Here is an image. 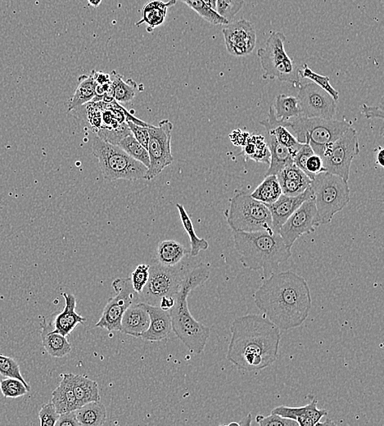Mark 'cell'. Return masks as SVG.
Returning a JSON list of instances; mask_svg holds the SVG:
<instances>
[{
	"instance_id": "obj_1",
	"label": "cell",
	"mask_w": 384,
	"mask_h": 426,
	"mask_svg": "<svg viewBox=\"0 0 384 426\" xmlns=\"http://www.w3.org/2000/svg\"><path fill=\"white\" fill-rule=\"evenodd\" d=\"M253 300L264 317L284 331L301 326L313 306L307 281L292 271L269 276L254 293Z\"/></svg>"
},
{
	"instance_id": "obj_2",
	"label": "cell",
	"mask_w": 384,
	"mask_h": 426,
	"mask_svg": "<svg viewBox=\"0 0 384 426\" xmlns=\"http://www.w3.org/2000/svg\"><path fill=\"white\" fill-rule=\"evenodd\" d=\"M227 359L245 372L266 369L278 359L281 330L264 316L246 315L232 323Z\"/></svg>"
},
{
	"instance_id": "obj_3",
	"label": "cell",
	"mask_w": 384,
	"mask_h": 426,
	"mask_svg": "<svg viewBox=\"0 0 384 426\" xmlns=\"http://www.w3.org/2000/svg\"><path fill=\"white\" fill-rule=\"evenodd\" d=\"M211 270L206 264H199L187 272L180 289L174 295V304L169 311L174 333L191 352L202 355L210 338V327L197 321L190 312L188 298L194 289L207 282Z\"/></svg>"
},
{
	"instance_id": "obj_4",
	"label": "cell",
	"mask_w": 384,
	"mask_h": 426,
	"mask_svg": "<svg viewBox=\"0 0 384 426\" xmlns=\"http://www.w3.org/2000/svg\"><path fill=\"white\" fill-rule=\"evenodd\" d=\"M234 241L242 267L262 270L264 279L275 273L292 256V248L275 232H234Z\"/></svg>"
},
{
	"instance_id": "obj_5",
	"label": "cell",
	"mask_w": 384,
	"mask_h": 426,
	"mask_svg": "<svg viewBox=\"0 0 384 426\" xmlns=\"http://www.w3.org/2000/svg\"><path fill=\"white\" fill-rule=\"evenodd\" d=\"M280 122L291 132L298 142L308 144L315 153L321 157L328 144L335 142L352 126V122L347 119L339 121L300 116Z\"/></svg>"
},
{
	"instance_id": "obj_6",
	"label": "cell",
	"mask_w": 384,
	"mask_h": 426,
	"mask_svg": "<svg viewBox=\"0 0 384 426\" xmlns=\"http://www.w3.org/2000/svg\"><path fill=\"white\" fill-rule=\"evenodd\" d=\"M93 155L98 161L105 180L135 181L144 180L148 168L128 155L117 144H110L95 136L92 143Z\"/></svg>"
},
{
	"instance_id": "obj_7",
	"label": "cell",
	"mask_w": 384,
	"mask_h": 426,
	"mask_svg": "<svg viewBox=\"0 0 384 426\" xmlns=\"http://www.w3.org/2000/svg\"><path fill=\"white\" fill-rule=\"evenodd\" d=\"M310 189L317 212V224L330 223L337 213L351 201L348 181L336 175L324 172L315 176Z\"/></svg>"
},
{
	"instance_id": "obj_8",
	"label": "cell",
	"mask_w": 384,
	"mask_h": 426,
	"mask_svg": "<svg viewBox=\"0 0 384 426\" xmlns=\"http://www.w3.org/2000/svg\"><path fill=\"white\" fill-rule=\"evenodd\" d=\"M225 216L233 232H275L268 207L246 191L237 192L229 199V207Z\"/></svg>"
},
{
	"instance_id": "obj_9",
	"label": "cell",
	"mask_w": 384,
	"mask_h": 426,
	"mask_svg": "<svg viewBox=\"0 0 384 426\" xmlns=\"http://www.w3.org/2000/svg\"><path fill=\"white\" fill-rule=\"evenodd\" d=\"M286 36L281 32H271L266 47L258 49V56L263 70L264 80H279L298 88L302 85L300 68L285 50Z\"/></svg>"
},
{
	"instance_id": "obj_10",
	"label": "cell",
	"mask_w": 384,
	"mask_h": 426,
	"mask_svg": "<svg viewBox=\"0 0 384 426\" xmlns=\"http://www.w3.org/2000/svg\"><path fill=\"white\" fill-rule=\"evenodd\" d=\"M359 153L357 131L351 126L340 138L326 147L322 156L324 167L327 172L348 181L352 161Z\"/></svg>"
},
{
	"instance_id": "obj_11",
	"label": "cell",
	"mask_w": 384,
	"mask_h": 426,
	"mask_svg": "<svg viewBox=\"0 0 384 426\" xmlns=\"http://www.w3.org/2000/svg\"><path fill=\"white\" fill-rule=\"evenodd\" d=\"M149 140L148 152L150 165L148 169L144 180L152 181L162 172L166 168L172 165L174 157L172 152V122L164 119L159 126L148 127Z\"/></svg>"
},
{
	"instance_id": "obj_12",
	"label": "cell",
	"mask_w": 384,
	"mask_h": 426,
	"mask_svg": "<svg viewBox=\"0 0 384 426\" xmlns=\"http://www.w3.org/2000/svg\"><path fill=\"white\" fill-rule=\"evenodd\" d=\"M112 287L116 295L110 298L95 326L109 331H121L124 313L131 305L139 302L140 298L132 287L131 278H117Z\"/></svg>"
},
{
	"instance_id": "obj_13",
	"label": "cell",
	"mask_w": 384,
	"mask_h": 426,
	"mask_svg": "<svg viewBox=\"0 0 384 426\" xmlns=\"http://www.w3.org/2000/svg\"><path fill=\"white\" fill-rule=\"evenodd\" d=\"M181 269L157 264L149 269V279L140 295L145 304L159 306L161 298L176 295L183 278Z\"/></svg>"
},
{
	"instance_id": "obj_14",
	"label": "cell",
	"mask_w": 384,
	"mask_h": 426,
	"mask_svg": "<svg viewBox=\"0 0 384 426\" xmlns=\"http://www.w3.org/2000/svg\"><path fill=\"white\" fill-rule=\"evenodd\" d=\"M297 99L302 115L309 118L334 119L337 102L323 89L315 83L301 85Z\"/></svg>"
},
{
	"instance_id": "obj_15",
	"label": "cell",
	"mask_w": 384,
	"mask_h": 426,
	"mask_svg": "<svg viewBox=\"0 0 384 426\" xmlns=\"http://www.w3.org/2000/svg\"><path fill=\"white\" fill-rule=\"evenodd\" d=\"M319 227L317 212L314 198L306 200L289 217L278 233L290 248L298 238L304 234L314 233Z\"/></svg>"
},
{
	"instance_id": "obj_16",
	"label": "cell",
	"mask_w": 384,
	"mask_h": 426,
	"mask_svg": "<svg viewBox=\"0 0 384 426\" xmlns=\"http://www.w3.org/2000/svg\"><path fill=\"white\" fill-rule=\"evenodd\" d=\"M223 32L226 49L232 56H247L254 50L257 44V34L250 21L241 19L229 23Z\"/></svg>"
},
{
	"instance_id": "obj_17",
	"label": "cell",
	"mask_w": 384,
	"mask_h": 426,
	"mask_svg": "<svg viewBox=\"0 0 384 426\" xmlns=\"http://www.w3.org/2000/svg\"><path fill=\"white\" fill-rule=\"evenodd\" d=\"M313 198V190L307 188L304 193L296 196L281 194L280 197L271 205H267L271 212L273 229L278 232L279 229L289 217L300 208L306 200Z\"/></svg>"
},
{
	"instance_id": "obj_18",
	"label": "cell",
	"mask_w": 384,
	"mask_h": 426,
	"mask_svg": "<svg viewBox=\"0 0 384 426\" xmlns=\"http://www.w3.org/2000/svg\"><path fill=\"white\" fill-rule=\"evenodd\" d=\"M317 405L318 400L314 399L305 406H280L273 409L271 412L285 418L295 421L300 426H314L317 425L324 416L328 415V412L324 409H319Z\"/></svg>"
},
{
	"instance_id": "obj_19",
	"label": "cell",
	"mask_w": 384,
	"mask_h": 426,
	"mask_svg": "<svg viewBox=\"0 0 384 426\" xmlns=\"http://www.w3.org/2000/svg\"><path fill=\"white\" fill-rule=\"evenodd\" d=\"M148 311L150 323L142 338L144 340L157 342L168 337L172 330V320L169 311L162 310L159 306H153L142 302Z\"/></svg>"
},
{
	"instance_id": "obj_20",
	"label": "cell",
	"mask_w": 384,
	"mask_h": 426,
	"mask_svg": "<svg viewBox=\"0 0 384 426\" xmlns=\"http://www.w3.org/2000/svg\"><path fill=\"white\" fill-rule=\"evenodd\" d=\"M150 323V318L143 302H136L127 309L124 313L121 332L135 338H142L145 331L148 330Z\"/></svg>"
},
{
	"instance_id": "obj_21",
	"label": "cell",
	"mask_w": 384,
	"mask_h": 426,
	"mask_svg": "<svg viewBox=\"0 0 384 426\" xmlns=\"http://www.w3.org/2000/svg\"><path fill=\"white\" fill-rule=\"evenodd\" d=\"M63 297L65 300V306L63 312L59 313L54 317L52 326L54 330L63 336L69 335L79 324H84L87 318L80 316L76 312V298L71 293H63Z\"/></svg>"
},
{
	"instance_id": "obj_22",
	"label": "cell",
	"mask_w": 384,
	"mask_h": 426,
	"mask_svg": "<svg viewBox=\"0 0 384 426\" xmlns=\"http://www.w3.org/2000/svg\"><path fill=\"white\" fill-rule=\"evenodd\" d=\"M41 326L42 344L50 356L60 359L69 355L71 352V344L66 336L54 331L52 323L48 322L46 318L43 319Z\"/></svg>"
},
{
	"instance_id": "obj_23",
	"label": "cell",
	"mask_w": 384,
	"mask_h": 426,
	"mask_svg": "<svg viewBox=\"0 0 384 426\" xmlns=\"http://www.w3.org/2000/svg\"><path fill=\"white\" fill-rule=\"evenodd\" d=\"M74 374H63V380L52 394V403L58 414L78 410L74 393Z\"/></svg>"
},
{
	"instance_id": "obj_24",
	"label": "cell",
	"mask_w": 384,
	"mask_h": 426,
	"mask_svg": "<svg viewBox=\"0 0 384 426\" xmlns=\"http://www.w3.org/2000/svg\"><path fill=\"white\" fill-rule=\"evenodd\" d=\"M264 140H266L271 153L270 167H269L264 177L271 176V175H275L276 176L286 166L293 163L292 153L288 148L277 142L274 135L269 133V132H267Z\"/></svg>"
},
{
	"instance_id": "obj_25",
	"label": "cell",
	"mask_w": 384,
	"mask_h": 426,
	"mask_svg": "<svg viewBox=\"0 0 384 426\" xmlns=\"http://www.w3.org/2000/svg\"><path fill=\"white\" fill-rule=\"evenodd\" d=\"M177 3V0H169L166 3L160 0H153L145 4L142 10V19L135 24L136 27L146 23L149 27L148 31L152 32L153 29L164 23L168 8L176 5Z\"/></svg>"
},
{
	"instance_id": "obj_26",
	"label": "cell",
	"mask_w": 384,
	"mask_h": 426,
	"mask_svg": "<svg viewBox=\"0 0 384 426\" xmlns=\"http://www.w3.org/2000/svg\"><path fill=\"white\" fill-rule=\"evenodd\" d=\"M189 254L185 246L177 241L164 240L157 249V260L160 265L174 267Z\"/></svg>"
},
{
	"instance_id": "obj_27",
	"label": "cell",
	"mask_w": 384,
	"mask_h": 426,
	"mask_svg": "<svg viewBox=\"0 0 384 426\" xmlns=\"http://www.w3.org/2000/svg\"><path fill=\"white\" fill-rule=\"evenodd\" d=\"M95 70L89 75L80 76L78 87L68 104V112L78 109L81 106L91 102L95 95Z\"/></svg>"
},
{
	"instance_id": "obj_28",
	"label": "cell",
	"mask_w": 384,
	"mask_h": 426,
	"mask_svg": "<svg viewBox=\"0 0 384 426\" xmlns=\"http://www.w3.org/2000/svg\"><path fill=\"white\" fill-rule=\"evenodd\" d=\"M74 388L78 408L89 403L100 401L99 385L87 377L74 374Z\"/></svg>"
},
{
	"instance_id": "obj_29",
	"label": "cell",
	"mask_w": 384,
	"mask_h": 426,
	"mask_svg": "<svg viewBox=\"0 0 384 426\" xmlns=\"http://www.w3.org/2000/svg\"><path fill=\"white\" fill-rule=\"evenodd\" d=\"M110 80L114 89V100L118 103H130L135 99L139 87L133 79L125 80L122 75L113 71L110 74Z\"/></svg>"
},
{
	"instance_id": "obj_30",
	"label": "cell",
	"mask_w": 384,
	"mask_h": 426,
	"mask_svg": "<svg viewBox=\"0 0 384 426\" xmlns=\"http://www.w3.org/2000/svg\"><path fill=\"white\" fill-rule=\"evenodd\" d=\"M76 413L80 426H101L106 423V408L100 401L85 404Z\"/></svg>"
},
{
	"instance_id": "obj_31",
	"label": "cell",
	"mask_w": 384,
	"mask_h": 426,
	"mask_svg": "<svg viewBox=\"0 0 384 426\" xmlns=\"http://www.w3.org/2000/svg\"><path fill=\"white\" fill-rule=\"evenodd\" d=\"M241 155L245 161L254 160L257 163L270 164L271 153L264 136H249L243 146Z\"/></svg>"
},
{
	"instance_id": "obj_32",
	"label": "cell",
	"mask_w": 384,
	"mask_h": 426,
	"mask_svg": "<svg viewBox=\"0 0 384 426\" xmlns=\"http://www.w3.org/2000/svg\"><path fill=\"white\" fill-rule=\"evenodd\" d=\"M250 194L258 201L271 205L282 194L278 178L275 175L264 177V180Z\"/></svg>"
},
{
	"instance_id": "obj_33",
	"label": "cell",
	"mask_w": 384,
	"mask_h": 426,
	"mask_svg": "<svg viewBox=\"0 0 384 426\" xmlns=\"http://www.w3.org/2000/svg\"><path fill=\"white\" fill-rule=\"evenodd\" d=\"M273 108H274L276 118L280 121H288L290 119L302 116L300 101L295 96L280 93L277 96Z\"/></svg>"
},
{
	"instance_id": "obj_34",
	"label": "cell",
	"mask_w": 384,
	"mask_h": 426,
	"mask_svg": "<svg viewBox=\"0 0 384 426\" xmlns=\"http://www.w3.org/2000/svg\"><path fill=\"white\" fill-rule=\"evenodd\" d=\"M177 208L180 213L181 220L183 229L190 237V256L196 257L201 251H206L209 248L208 242L203 238H199L196 234L193 223L188 214L185 208L181 204H177Z\"/></svg>"
},
{
	"instance_id": "obj_35",
	"label": "cell",
	"mask_w": 384,
	"mask_h": 426,
	"mask_svg": "<svg viewBox=\"0 0 384 426\" xmlns=\"http://www.w3.org/2000/svg\"><path fill=\"white\" fill-rule=\"evenodd\" d=\"M177 1L185 3L188 7L193 10L201 18L207 23L214 25H226L229 21L223 18L221 15L211 8H209L203 0H177Z\"/></svg>"
},
{
	"instance_id": "obj_36",
	"label": "cell",
	"mask_w": 384,
	"mask_h": 426,
	"mask_svg": "<svg viewBox=\"0 0 384 426\" xmlns=\"http://www.w3.org/2000/svg\"><path fill=\"white\" fill-rule=\"evenodd\" d=\"M117 146L122 148L128 155L133 157L135 160L139 161L148 169L149 165H150V159H149L148 149L140 144L132 134L123 138Z\"/></svg>"
},
{
	"instance_id": "obj_37",
	"label": "cell",
	"mask_w": 384,
	"mask_h": 426,
	"mask_svg": "<svg viewBox=\"0 0 384 426\" xmlns=\"http://www.w3.org/2000/svg\"><path fill=\"white\" fill-rule=\"evenodd\" d=\"M300 78L310 80L311 82L317 85L319 87H321L326 91L332 97L336 102L339 101V93L338 91L332 87L330 82V78L327 76H322L313 71L310 68L307 66L306 63L304 64L302 69L300 70Z\"/></svg>"
},
{
	"instance_id": "obj_38",
	"label": "cell",
	"mask_w": 384,
	"mask_h": 426,
	"mask_svg": "<svg viewBox=\"0 0 384 426\" xmlns=\"http://www.w3.org/2000/svg\"><path fill=\"white\" fill-rule=\"evenodd\" d=\"M0 390L4 398L16 399L27 394L29 392L24 383L16 378H5L0 381Z\"/></svg>"
},
{
	"instance_id": "obj_39",
	"label": "cell",
	"mask_w": 384,
	"mask_h": 426,
	"mask_svg": "<svg viewBox=\"0 0 384 426\" xmlns=\"http://www.w3.org/2000/svg\"><path fill=\"white\" fill-rule=\"evenodd\" d=\"M0 374L5 378H16L24 383L28 390H31L30 386L25 379L21 376L20 366L15 359L10 357L0 355Z\"/></svg>"
},
{
	"instance_id": "obj_40",
	"label": "cell",
	"mask_w": 384,
	"mask_h": 426,
	"mask_svg": "<svg viewBox=\"0 0 384 426\" xmlns=\"http://www.w3.org/2000/svg\"><path fill=\"white\" fill-rule=\"evenodd\" d=\"M245 5V0H216V12L231 21Z\"/></svg>"
},
{
	"instance_id": "obj_41",
	"label": "cell",
	"mask_w": 384,
	"mask_h": 426,
	"mask_svg": "<svg viewBox=\"0 0 384 426\" xmlns=\"http://www.w3.org/2000/svg\"><path fill=\"white\" fill-rule=\"evenodd\" d=\"M150 267L148 264H140L131 273V281L132 287H133L135 291L137 292L139 295L142 293L145 285L148 283Z\"/></svg>"
},
{
	"instance_id": "obj_42",
	"label": "cell",
	"mask_w": 384,
	"mask_h": 426,
	"mask_svg": "<svg viewBox=\"0 0 384 426\" xmlns=\"http://www.w3.org/2000/svg\"><path fill=\"white\" fill-rule=\"evenodd\" d=\"M282 194L289 196H296L304 193L310 186L304 183L290 180V179L277 175Z\"/></svg>"
},
{
	"instance_id": "obj_43",
	"label": "cell",
	"mask_w": 384,
	"mask_h": 426,
	"mask_svg": "<svg viewBox=\"0 0 384 426\" xmlns=\"http://www.w3.org/2000/svg\"><path fill=\"white\" fill-rule=\"evenodd\" d=\"M278 175L290 179V180L304 183V184L308 186H310L311 181H313V180H311V179L308 176H307V175L304 172V170L298 168L297 166H296L293 163L286 166V167L282 170H281V172Z\"/></svg>"
},
{
	"instance_id": "obj_44",
	"label": "cell",
	"mask_w": 384,
	"mask_h": 426,
	"mask_svg": "<svg viewBox=\"0 0 384 426\" xmlns=\"http://www.w3.org/2000/svg\"><path fill=\"white\" fill-rule=\"evenodd\" d=\"M256 421L261 426H297L295 421L285 418V417L271 412L268 416L258 415L256 417Z\"/></svg>"
},
{
	"instance_id": "obj_45",
	"label": "cell",
	"mask_w": 384,
	"mask_h": 426,
	"mask_svg": "<svg viewBox=\"0 0 384 426\" xmlns=\"http://www.w3.org/2000/svg\"><path fill=\"white\" fill-rule=\"evenodd\" d=\"M59 414L52 402L43 405L39 412L41 426H54L56 425Z\"/></svg>"
},
{
	"instance_id": "obj_46",
	"label": "cell",
	"mask_w": 384,
	"mask_h": 426,
	"mask_svg": "<svg viewBox=\"0 0 384 426\" xmlns=\"http://www.w3.org/2000/svg\"><path fill=\"white\" fill-rule=\"evenodd\" d=\"M326 172L324 167L322 157H319L317 153H313L306 161L304 172L308 176L311 180L319 173Z\"/></svg>"
},
{
	"instance_id": "obj_47",
	"label": "cell",
	"mask_w": 384,
	"mask_h": 426,
	"mask_svg": "<svg viewBox=\"0 0 384 426\" xmlns=\"http://www.w3.org/2000/svg\"><path fill=\"white\" fill-rule=\"evenodd\" d=\"M128 126L130 128L132 135L134 136L136 140L142 146L148 149V144L149 140V133L147 126H139L135 124V122L131 121H126Z\"/></svg>"
},
{
	"instance_id": "obj_48",
	"label": "cell",
	"mask_w": 384,
	"mask_h": 426,
	"mask_svg": "<svg viewBox=\"0 0 384 426\" xmlns=\"http://www.w3.org/2000/svg\"><path fill=\"white\" fill-rule=\"evenodd\" d=\"M361 113L366 119H381V120L384 119L383 106L363 104L361 106Z\"/></svg>"
},
{
	"instance_id": "obj_49",
	"label": "cell",
	"mask_w": 384,
	"mask_h": 426,
	"mask_svg": "<svg viewBox=\"0 0 384 426\" xmlns=\"http://www.w3.org/2000/svg\"><path fill=\"white\" fill-rule=\"evenodd\" d=\"M57 426H80L76 417V411L63 413L59 414Z\"/></svg>"
},
{
	"instance_id": "obj_50",
	"label": "cell",
	"mask_w": 384,
	"mask_h": 426,
	"mask_svg": "<svg viewBox=\"0 0 384 426\" xmlns=\"http://www.w3.org/2000/svg\"><path fill=\"white\" fill-rule=\"evenodd\" d=\"M174 295L165 296L161 298L159 306L162 310L170 311L174 304Z\"/></svg>"
},
{
	"instance_id": "obj_51",
	"label": "cell",
	"mask_w": 384,
	"mask_h": 426,
	"mask_svg": "<svg viewBox=\"0 0 384 426\" xmlns=\"http://www.w3.org/2000/svg\"><path fill=\"white\" fill-rule=\"evenodd\" d=\"M95 80L97 85H105L110 82V75L104 74V71H96L95 70Z\"/></svg>"
},
{
	"instance_id": "obj_52",
	"label": "cell",
	"mask_w": 384,
	"mask_h": 426,
	"mask_svg": "<svg viewBox=\"0 0 384 426\" xmlns=\"http://www.w3.org/2000/svg\"><path fill=\"white\" fill-rule=\"evenodd\" d=\"M375 163L379 166V167H384V149L381 146L374 149Z\"/></svg>"
},
{
	"instance_id": "obj_53",
	"label": "cell",
	"mask_w": 384,
	"mask_h": 426,
	"mask_svg": "<svg viewBox=\"0 0 384 426\" xmlns=\"http://www.w3.org/2000/svg\"><path fill=\"white\" fill-rule=\"evenodd\" d=\"M209 8L216 12V0H203Z\"/></svg>"
},
{
	"instance_id": "obj_54",
	"label": "cell",
	"mask_w": 384,
	"mask_h": 426,
	"mask_svg": "<svg viewBox=\"0 0 384 426\" xmlns=\"http://www.w3.org/2000/svg\"><path fill=\"white\" fill-rule=\"evenodd\" d=\"M251 415L249 413V416L245 419L242 420L241 423H238V425H251Z\"/></svg>"
},
{
	"instance_id": "obj_55",
	"label": "cell",
	"mask_w": 384,
	"mask_h": 426,
	"mask_svg": "<svg viewBox=\"0 0 384 426\" xmlns=\"http://www.w3.org/2000/svg\"><path fill=\"white\" fill-rule=\"evenodd\" d=\"M102 0H88L89 5L93 8H98L102 3Z\"/></svg>"
}]
</instances>
